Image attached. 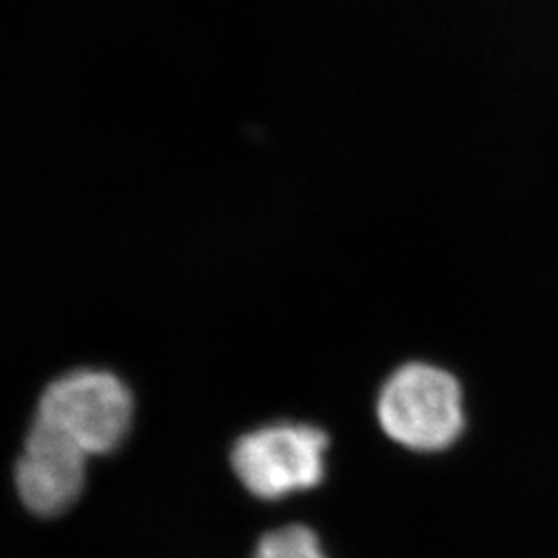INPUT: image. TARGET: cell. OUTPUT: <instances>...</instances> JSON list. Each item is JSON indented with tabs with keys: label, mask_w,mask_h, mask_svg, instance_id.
Returning <instances> with one entry per match:
<instances>
[{
	"label": "cell",
	"mask_w": 558,
	"mask_h": 558,
	"mask_svg": "<svg viewBox=\"0 0 558 558\" xmlns=\"http://www.w3.org/2000/svg\"><path fill=\"white\" fill-rule=\"evenodd\" d=\"M85 459L71 440L34 422L15 468L23 505L40 518H57L71 509L85 486Z\"/></svg>",
	"instance_id": "277c9868"
},
{
	"label": "cell",
	"mask_w": 558,
	"mask_h": 558,
	"mask_svg": "<svg viewBox=\"0 0 558 558\" xmlns=\"http://www.w3.org/2000/svg\"><path fill=\"white\" fill-rule=\"evenodd\" d=\"M251 558H327V555L311 527L283 525L263 536Z\"/></svg>",
	"instance_id": "5b68a950"
},
{
	"label": "cell",
	"mask_w": 558,
	"mask_h": 558,
	"mask_svg": "<svg viewBox=\"0 0 558 558\" xmlns=\"http://www.w3.org/2000/svg\"><path fill=\"white\" fill-rule=\"evenodd\" d=\"M129 387L106 371H75L54 380L40 399L36 420L89 456L120 447L133 424Z\"/></svg>",
	"instance_id": "7a4b0ae2"
},
{
	"label": "cell",
	"mask_w": 558,
	"mask_h": 558,
	"mask_svg": "<svg viewBox=\"0 0 558 558\" xmlns=\"http://www.w3.org/2000/svg\"><path fill=\"white\" fill-rule=\"evenodd\" d=\"M327 435L300 422H274L242 435L232 453L240 484L257 499H288L317 488L325 478Z\"/></svg>",
	"instance_id": "3957f363"
},
{
	"label": "cell",
	"mask_w": 558,
	"mask_h": 558,
	"mask_svg": "<svg viewBox=\"0 0 558 558\" xmlns=\"http://www.w3.org/2000/svg\"><path fill=\"white\" fill-rule=\"evenodd\" d=\"M377 418L385 435L401 447L420 453L442 451L465 426L461 385L437 364H401L380 387Z\"/></svg>",
	"instance_id": "6da1fadb"
}]
</instances>
